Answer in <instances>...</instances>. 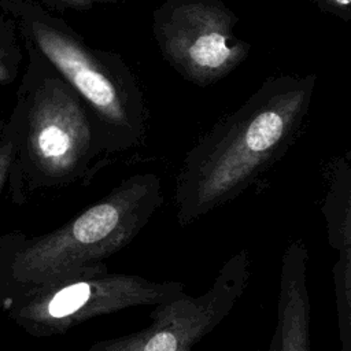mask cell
I'll use <instances>...</instances> for the list:
<instances>
[{
  "instance_id": "obj_15",
  "label": "cell",
  "mask_w": 351,
  "mask_h": 351,
  "mask_svg": "<svg viewBox=\"0 0 351 351\" xmlns=\"http://www.w3.org/2000/svg\"><path fill=\"white\" fill-rule=\"evenodd\" d=\"M318 10L344 22L351 21V0H310Z\"/></svg>"
},
{
  "instance_id": "obj_16",
  "label": "cell",
  "mask_w": 351,
  "mask_h": 351,
  "mask_svg": "<svg viewBox=\"0 0 351 351\" xmlns=\"http://www.w3.org/2000/svg\"><path fill=\"white\" fill-rule=\"evenodd\" d=\"M23 0H0V5L12 16Z\"/></svg>"
},
{
  "instance_id": "obj_4",
  "label": "cell",
  "mask_w": 351,
  "mask_h": 351,
  "mask_svg": "<svg viewBox=\"0 0 351 351\" xmlns=\"http://www.w3.org/2000/svg\"><path fill=\"white\" fill-rule=\"evenodd\" d=\"M12 18L21 37L29 40L85 101L111 155L144 144L145 95L121 53L90 45L63 18L33 0H23Z\"/></svg>"
},
{
  "instance_id": "obj_3",
  "label": "cell",
  "mask_w": 351,
  "mask_h": 351,
  "mask_svg": "<svg viewBox=\"0 0 351 351\" xmlns=\"http://www.w3.org/2000/svg\"><path fill=\"white\" fill-rule=\"evenodd\" d=\"M162 204L159 176L137 173L48 233L0 236V303L14 292L103 262L130 244Z\"/></svg>"
},
{
  "instance_id": "obj_13",
  "label": "cell",
  "mask_w": 351,
  "mask_h": 351,
  "mask_svg": "<svg viewBox=\"0 0 351 351\" xmlns=\"http://www.w3.org/2000/svg\"><path fill=\"white\" fill-rule=\"evenodd\" d=\"M51 12L89 11L101 5H112L121 0H33Z\"/></svg>"
},
{
  "instance_id": "obj_10",
  "label": "cell",
  "mask_w": 351,
  "mask_h": 351,
  "mask_svg": "<svg viewBox=\"0 0 351 351\" xmlns=\"http://www.w3.org/2000/svg\"><path fill=\"white\" fill-rule=\"evenodd\" d=\"M340 351H351V251L339 252L332 267Z\"/></svg>"
},
{
  "instance_id": "obj_9",
  "label": "cell",
  "mask_w": 351,
  "mask_h": 351,
  "mask_svg": "<svg viewBox=\"0 0 351 351\" xmlns=\"http://www.w3.org/2000/svg\"><path fill=\"white\" fill-rule=\"evenodd\" d=\"M325 193L321 211L328 230V240L339 252L351 251V155L333 156L322 166Z\"/></svg>"
},
{
  "instance_id": "obj_7",
  "label": "cell",
  "mask_w": 351,
  "mask_h": 351,
  "mask_svg": "<svg viewBox=\"0 0 351 351\" xmlns=\"http://www.w3.org/2000/svg\"><path fill=\"white\" fill-rule=\"evenodd\" d=\"M251 278V259L240 250L223 262L210 288L152 306L151 325L140 330L133 351H192L233 310Z\"/></svg>"
},
{
  "instance_id": "obj_12",
  "label": "cell",
  "mask_w": 351,
  "mask_h": 351,
  "mask_svg": "<svg viewBox=\"0 0 351 351\" xmlns=\"http://www.w3.org/2000/svg\"><path fill=\"white\" fill-rule=\"evenodd\" d=\"M15 160V144L11 128L7 122H0V197L8 189L10 176Z\"/></svg>"
},
{
  "instance_id": "obj_14",
  "label": "cell",
  "mask_w": 351,
  "mask_h": 351,
  "mask_svg": "<svg viewBox=\"0 0 351 351\" xmlns=\"http://www.w3.org/2000/svg\"><path fill=\"white\" fill-rule=\"evenodd\" d=\"M140 341V330L115 339L96 341L89 351H133Z\"/></svg>"
},
{
  "instance_id": "obj_17",
  "label": "cell",
  "mask_w": 351,
  "mask_h": 351,
  "mask_svg": "<svg viewBox=\"0 0 351 351\" xmlns=\"http://www.w3.org/2000/svg\"><path fill=\"white\" fill-rule=\"evenodd\" d=\"M280 350H281L280 329H278V326L276 325V328H274V332H273V336H271V340H270V344H269V348H267V351H280Z\"/></svg>"
},
{
  "instance_id": "obj_6",
  "label": "cell",
  "mask_w": 351,
  "mask_h": 351,
  "mask_svg": "<svg viewBox=\"0 0 351 351\" xmlns=\"http://www.w3.org/2000/svg\"><path fill=\"white\" fill-rule=\"evenodd\" d=\"M239 15L221 0H163L152 12V34L163 60L185 81L210 86L251 52L234 34Z\"/></svg>"
},
{
  "instance_id": "obj_2",
  "label": "cell",
  "mask_w": 351,
  "mask_h": 351,
  "mask_svg": "<svg viewBox=\"0 0 351 351\" xmlns=\"http://www.w3.org/2000/svg\"><path fill=\"white\" fill-rule=\"evenodd\" d=\"M22 40L27 63L7 118L15 144L7 192L15 204L38 191L86 185L112 156L85 101Z\"/></svg>"
},
{
  "instance_id": "obj_8",
  "label": "cell",
  "mask_w": 351,
  "mask_h": 351,
  "mask_svg": "<svg viewBox=\"0 0 351 351\" xmlns=\"http://www.w3.org/2000/svg\"><path fill=\"white\" fill-rule=\"evenodd\" d=\"M277 326L280 351H311L308 251L302 239L292 240L281 256Z\"/></svg>"
},
{
  "instance_id": "obj_1",
  "label": "cell",
  "mask_w": 351,
  "mask_h": 351,
  "mask_svg": "<svg viewBox=\"0 0 351 351\" xmlns=\"http://www.w3.org/2000/svg\"><path fill=\"white\" fill-rule=\"evenodd\" d=\"M317 74L266 78L185 155L174 185L178 225L237 199L281 160L304 129Z\"/></svg>"
},
{
  "instance_id": "obj_5",
  "label": "cell",
  "mask_w": 351,
  "mask_h": 351,
  "mask_svg": "<svg viewBox=\"0 0 351 351\" xmlns=\"http://www.w3.org/2000/svg\"><path fill=\"white\" fill-rule=\"evenodd\" d=\"M180 281H151L138 274L110 273L100 262L41 285L11 293L1 304L26 333L48 337L125 308L156 306L180 298Z\"/></svg>"
},
{
  "instance_id": "obj_11",
  "label": "cell",
  "mask_w": 351,
  "mask_h": 351,
  "mask_svg": "<svg viewBox=\"0 0 351 351\" xmlns=\"http://www.w3.org/2000/svg\"><path fill=\"white\" fill-rule=\"evenodd\" d=\"M12 16L0 12V85L12 84L21 71L23 52Z\"/></svg>"
}]
</instances>
